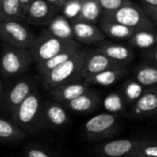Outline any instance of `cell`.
Listing matches in <instances>:
<instances>
[{"label":"cell","mask_w":157,"mask_h":157,"mask_svg":"<svg viewBox=\"0 0 157 157\" xmlns=\"http://www.w3.org/2000/svg\"><path fill=\"white\" fill-rule=\"evenodd\" d=\"M91 91H93V89L88 84L84 81H79L58 86L49 91V96L52 100L65 104Z\"/></svg>","instance_id":"15"},{"label":"cell","mask_w":157,"mask_h":157,"mask_svg":"<svg viewBox=\"0 0 157 157\" xmlns=\"http://www.w3.org/2000/svg\"><path fill=\"white\" fill-rule=\"evenodd\" d=\"M26 157H52L46 150L39 146H28L25 150Z\"/></svg>","instance_id":"32"},{"label":"cell","mask_w":157,"mask_h":157,"mask_svg":"<svg viewBox=\"0 0 157 157\" xmlns=\"http://www.w3.org/2000/svg\"><path fill=\"white\" fill-rule=\"evenodd\" d=\"M98 23L100 29L103 30L105 35L114 40H129L136 31L133 29H131L123 24L106 17H101Z\"/></svg>","instance_id":"18"},{"label":"cell","mask_w":157,"mask_h":157,"mask_svg":"<svg viewBox=\"0 0 157 157\" xmlns=\"http://www.w3.org/2000/svg\"><path fill=\"white\" fill-rule=\"evenodd\" d=\"M156 121H157V115H156Z\"/></svg>","instance_id":"39"},{"label":"cell","mask_w":157,"mask_h":157,"mask_svg":"<svg viewBox=\"0 0 157 157\" xmlns=\"http://www.w3.org/2000/svg\"><path fill=\"white\" fill-rule=\"evenodd\" d=\"M46 1L49 2L51 5L54 6L55 7L59 8L62 11L63 7L64 6V4H65V1L66 0H46Z\"/></svg>","instance_id":"35"},{"label":"cell","mask_w":157,"mask_h":157,"mask_svg":"<svg viewBox=\"0 0 157 157\" xmlns=\"http://www.w3.org/2000/svg\"><path fill=\"white\" fill-rule=\"evenodd\" d=\"M133 78L144 87L157 86V63L144 61L138 64L133 71Z\"/></svg>","instance_id":"19"},{"label":"cell","mask_w":157,"mask_h":157,"mask_svg":"<svg viewBox=\"0 0 157 157\" xmlns=\"http://www.w3.org/2000/svg\"><path fill=\"white\" fill-rule=\"evenodd\" d=\"M102 13L103 9L98 0H84L80 16L75 21H86L96 24L99 22Z\"/></svg>","instance_id":"26"},{"label":"cell","mask_w":157,"mask_h":157,"mask_svg":"<svg viewBox=\"0 0 157 157\" xmlns=\"http://www.w3.org/2000/svg\"><path fill=\"white\" fill-rule=\"evenodd\" d=\"M25 21V9L19 0H0V21Z\"/></svg>","instance_id":"25"},{"label":"cell","mask_w":157,"mask_h":157,"mask_svg":"<svg viewBox=\"0 0 157 157\" xmlns=\"http://www.w3.org/2000/svg\"><path fill=\"white\" fill-rule=\"evenodd\" d=\"M37 90L35 82L31 78L24 77L17 80L12 85L4 87L1 85V109L2 111L10 115L20 104L33 92Z\"/></svg>","instance_id":"7"},{"label":"cell","mask_w":157,"mask_h":157,"mask_svg":"<svg viewBox=\"0 0 157 157\" xmlns=\"http://www.w3.org/2000/svg\"><path fill=\"white\" fill-rule=\"evenodd\" d=\"M19 1H20V3L22 4V6H23L24 9H25V11H26L27 7L30 5V3H31L33 0H19Z\"/></svg>","instance_id":"37"},{"label":"cell","mask_w":157,"mask_h":157,"mask_svg":"<svg viewBox=\"0 0 157 157\" xmlns=\"http://www.w3.org/2000/svg\"><path fill=\"white\" fill-rule=\"evenodd\" d=\"M66 107L54 100H46L42 108V123L44 128L62 130L70 121V116Z\"/></svg>","instance_id":"11"},{"label":"cell","mask_w":157,"mask_h":157,"mask_svg":"<svg viewBox=\"0 0 157 157\" xmlns=\"http://www.w3.org/2000/svg\"><path fill=\"white\" fill-rule=\"evenodd\" d=\"M43 103L39 92L36 90L18 106L9 119L27 132L41 130L44 128L42 123Z\"/></svg>","instance_id":"2"},{"label":"cell","mask_w":157,"mask_h":157,"mask_svg":"<svg viewBox=\"0 0 157 157\" xmlns=\"http://www.w3.org/2000/svg\"><path fill=\"white\" fill-rule=\"evenodd\" d=\"M79 46V43L75 40L60 39L45 29L36 37L29 50L31 52L34 63H39L51 59L67 49Z\"/></svg>","instance_id":"3"},{"label":"cell","mask_w":157,"mask_h":157,"mask_svg":"<svg viewBox=\"0 0 157 157\" xmlns=\"http://www.w3.org/2000/svg\"><path fill=\"white\" fill-rule=\"evenodd\" d=\"M128 42L131 47L143 51L155 47L157 44V29L155 28L138 29L134 32Z\"/></svg>","instance_id":"23"},{"label":"cell","mask_w":157,"mask_h":157,"mask_svg":"<svg viewBox=\"0 0 157 157\" xmlns=\"http://www.w3.org/2000/svg\"><path fill=\"white\" fill-rule=\"evenodd\" d=\"M103 11H115L123 6L130 4L131 0H98Z\"/></svg>","instance_id":"30"},{"label":"cell","mask_w":157,"mask_h":157,"mask_svg":"<svg viewBox=\"0 0 157 157\" xmlns=\"http://www.w3.org/2000/svg\"><path fill=\"white\" fill-rule=\"evenodd\" d=\"M0 37L5 44L30 49L37 36L19 20L0 21Z\"/></svg>","instance_id":"8"},{"label":"cell","mask_w":157,"mask_h":157,"mask_svg":"<svg viewBox=\"0 0 157 157\" xmlns=\"http://www.w3.org/2000/svg\"><path fill=\"white\" fill-rule=\"evenodd\" d=\"M120 129V116L103 112L93 116L84 124L83 135L88 141H102L115 136Z\"/></svg>","instance_id":"5"},{"label":"cell","mask_w":157,"mask_h":157,"mask_svg":"<svg viewBox=\"0 0 157 157\" xmlns=\"http://www.w3.org/2000/svg\"><path fill=\"white\" fill-rule=\"evenodd\" d=\"M27 132L10 119H0V139L3 144H14L24 140Z\"/></svg>","instance_id":"20"},{"label":"cell","mask_w":157,"mask_h":157,"mask_svg":"<svg viewBox=\"0 0 157 157\" xmlns=\"http://www.w3.org/2000/svg\"><path fill=\"white\" fill-rule=\"evenodd\" d=\"M97 51L106 54L112 60L129 65L134 58V52L130 45L103 40L97 44Z\"/></svg>","instance_id":"16"},{"label":"cell","mask_w":157,"mask_h":157,"mask_svg":"<svg viewBox=\"0 0 157 157\" xmlns=\"http://www.w3.org/2000/svg\"><path fill=\"white\" fill-rule=\"evenodd\" d=\"M129 71L127 67L124 68H117V69H110L104 72H101L99 74H97L95 75H92L90 77H87L84 79L83 81L86 82L88 85H95V86H112L123 77H125L128 75Z\"/></svg>","instance_id":"21"},{"label":"cell","mask_w":157,"mask_h":157,"mask_svg":"<svg viewBox=\"0 0 157 157\" xmlns=\"http://www.w3.org/2000/svg\"><path fill=\"white\" fill-rule=\"evenodd\" d=\"M134 155H141L144 156L157 157V141L152 140L149 144L138 150Z\"/></svg>","instance_id":"31"},{"label":"cell","mask_w":157,"mask_h":157,"mask_svg":"<svg viewBox=\"0 0 157 157\" xmlns=\"http://www.w3.org/2000/svg\"><path fill=\"white\" fill-rule=\"evenodd\" d=\"M128 157H149V156H144V155H132L131 156Z\"/></svg>","instance_id":"38"},{"label":"cell","mask_w":157,"mask_h":157,"mask_svg":"<svg viewBox=\"0 0 157 157\" xmlns=\"http://www.w3.org/2000/svg\"><path fill=\"white\" fill-rule=\"evenodd\" d=\"M157 115V88L148 87L144 95L131 106L128 116L132 119H142Z\"/></svg>","instance_id":"13"},{"label":"cell","mask_w":157,"mask_h":157,"mask_svg":"<svg viewBox=\"0 0 157 157\" xmlns=\"http://www.w3.org/2000/svg\"><path fill=\"white\" fill-rule=\"evenodd\" d=\"M142 57L144 61L157 63V46L153 47L149 50L144 51L142 53Z\"/></svg>","instance_id":"33"},{"label":"cell","mask_w":157,"mask_h":157,"mask_svg":"<svg viewBox=\"0 0 157 157\" xmlns=\"http://www.w3.org/2000/svg\"><path fill=\"white\" fill-rule=\"evenodd\" d=\"M33 61L29 49L17 48L5 44L1 54V75L11 78L26 73Z\"/></svg>","instance_id":"4"},{"label":"cell","mask_w":157,"mask_h":157,"mask_svg":"<svg viewBox=\"0 0 157 157\" xmlns=\"http://www.w3.org/2000/svg\"><path fill=\"white\" fill-rule=\"evenodd\" d=\"M143 2L144 6H157V0H140Z\"/></svg>","instance_id":"36"},{"label":"cell","mask_w":157,"mask_h":157,"mask_svg":"<svg viewBox=\"0 0 157 157\" xmlns=\"http://www.w3.org/2000/svg\"><path fill=\"white\" fill-rule=\"evenodd\" d=\"M104 107L107 109V112L119 115L125 111L126 101L122 97L121 93H110L104 99Z\"/></svg>","instance_id":"28"},{"label":"cell","mask_w":157,"mask_h":157,"mask_svg":"<svg viewBox=\"0 0 157 157\" xmlns=\"http://www.w3.org/2000/svg\"><path fill=\"white\" fill-rule=\"evenodd\" d=\"M146 89V87L138 83L134 78H132L125 82L121 93L124 98L126 103L132 106L144 95Z\"/></svg>","instance_id":"27"},{"label":"cell","mask_w":157,"mask_h":157,"mask_svg":"<svg viewBox=\"0 0 157 157\" xmlns=\"http://www.w3.org/2000/svg\"><path fill=\"white\" fill-rule=\"evenodd\" d=\"M83 1L84 0H66L61 13L71 22L77 20L82 10Z\"/></svg>","instance_id":"29"},{"label":"cell","mask_w":157,"mask_h":157,"mask_svg":"<svg viewBox=\"0 0 157 157\" xmlns=\"http://www.w3.org/2000/svg\"><path fill=\"white\" fill-rule=\"evenodd\" d=\"M51 34L63 40H75L72 22L62 13L58 14L47 26Z\"/></svg>","instance_id":"22"},{"label":"cell","mask_w":157,"mask_h":157,"mask_svg":"<svg viewBox=\"0 0 157 157\" xmlns=\"http://www.w3.org/2000/svg\"><path fill=\"white\" fill-rule=\"evenodd\" d=\"M144 10L148 15V17L152 19V21L157 25V6H143Z\"/></svg>","instance_id":"34"},{"label":"cell","mask_w":157,"mask_h":157,"mask_svg":"<svg viewBox=\"0 0 157 157\" xmlns=\"http://www.w3.org/2000/svg\"><path fill=\"white\" fill-rule=\"evenodd\" d=\"M75 40L77 42L84 44H98L106 40L107 36L95 23L86 21H75L72 22Z\"/></svg>","instance_id":"14"},{"label":"cell","mask_w":157,"mask_h":157,"mask_svg":"<svg viewBox=\"0 0 157 157\" xmlns=\"http://www.w3.org/2000/svg\"><path fill=\"white\" fill-rule=\"evenodd\" d=\"M62 12L46 0H33L25 11V21L36 26H48Z\"/></svg>","instance_id":"10"},{"label":"cell","mask_w":157,"mask_h":157,"mask_svg":"<svg viewBox=\"0 0 157 157\" xmlns=\"http://www.w3.org/2000/svg\"><path fill=\"white\" fill-rule=\"evenodd\" d=\"M88 52V50L81 48L65 63L42 76V88L49 92L58 86L83 80L82 73Z\"/></svg>","instance_id":"1"},{"label":"cell","mask_w":157,"mask_h":157,"mask_svg":"<svg viewBox=\"0 0 157 157\" xmlns=\"http://www.w3.org/2000/svg\"><path fill=\"white\" fill-rule=\"evenodd\" d=\"M101 98L93 90L63 105L71 112L77 114H87L98 109L101 105Z\"/></svg>","instance_id":"17"},{"label":"cell","mask_w":157,"mask_h":157,"mask_svg":"<svg viewBox=\"0 0 157 157\" xmlns=\"http://www.w3.org/2000/svg\"><path fill=\"white\" fill-rule=\"evenodd\" d=\"M155 87H156V88H157V86H155Z\"/></svg>","instance_id":"40"},{"label":"cell","mask_w":157,"mask_h":157,"mask_svg":"<svg viewBox=\"0 0 157 157\" xmlns=\"http://www.w3.org/2000/svg\"><path fill=\"white\" fill-rule=\"evenodd\" d=\"M152 140L119 139L93 147V152L102 157H128L134 155Z\"/></svg>","instance_id":"9"},{"label":"cell","mask_w":157,"mask_h":157,"mask_svg":"<svg viewBox=\"0 0 157 157\" xmlns=\"http://www.w3.org/2000/svg\"><path fill=\"white\" fill-rule=\"evenodd\" d=\"M101 17L112 19L135 30L155 28V24L145 13L143 6L132 2L115 11H103Z\"/></svg>","instance_id":"6"},{"label":"cell","mask_w":157,"mask_h":157,"mask_svg":"<svg viewBox=\"0 0 157 157\" xmlns=\"http://www.w3.org/2000/svg\"><path fill=\"white\" fill-rule=\"evenodd\" d=\"M124 67H127V65L112 60L106 54L97 50L89 51L86 58L82 77L84 80L87 77H90L92 75H95L97 74H99L107 70L124 68Z\"/></svg>","instance_id":"12"},{"label":"cell","mask_w":157,"mask_h":157,"mask_svg":"<svg viewBox=\"0 0 157 157\" xmlns=\"http://www.w3.org/2000/svg\"><path fill=\"white\" fill-rule=\"evenodd\" d=\"M81 49V47H74V48H70L67 49L62 52H60L59 54L52 57L49 60H46L44 62L36 63V68L38 73L40 74V75L42 77L44 75H46L47 74H49L51 71H52L53 69L57 68L58 66H60L61 64H63V63H65L67 60H69L73 55H75L79 50Z\"/></svg>","instance_id":"24"}]
</instances>
